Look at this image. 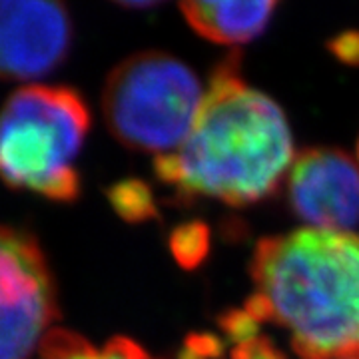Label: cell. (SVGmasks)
<instances>
[{
    "instance_id": "cell-9",
    "label": "cell",
    "mask_w": 359,
    "mask_h": 359,
    "mask_svg": "<svg viewBox=\"0 0 359 359\" xmlns=\"http://www.w3.org/2000/svg\"><path fill=\"white\" fill-rule=\"evenodd\" d=\"M36 359H154L140 344L128 337H114L102 346L86 337L54 327L40 347Z\"/></svg>"
},
{
    "instance_id": "cell-4",
    "label": "cell",
    "mask_w": 359,
    "mask_h": 359,
    "mask_svg": "<svg viewBox=\"0 0 359 359\" xmlns=\"http://www.w3.org/2000/svg\"><path fill=\"white\" fill-rule=\"evenodd\" d=\"M202 100L204 90L190 66L166 52L146 50L108 74L102 112L120 144L158 158L186 140Z\"/></svg>"
},
{
    "instance_id": "cell-3",
    "label": "cell",
    "mask_w": 359,
    "mask_h": 359,
    "mask_svg": "<svg viewBox=\"0 0 359 359\" xmlns=\"http://www.w3.org/2000/svg\"><path fill=\"white\" fill-rule=\"evenodd\" d=\"M90 130L86 100L68 86L16 90L0 110V180L52 202H74Z\"/></svg>"
},
{
    "instance_id": "cell-16",
    "label": "cell",
    "mask_w": 359,
    "mask_h": 359,
    "mask_svg": "<svg viewBox=\"0 0 359 359\" xmlns=\"http://www.w3.org/2000/svg\"><path fill=\"white\" fill-rule=\"evenodd\" d=\"M358 158H359V142H358Z\"/></svg>"
},
{
    "instance_id": "cell-5",
    "label": "cell",
    "mask_w": 359,
    "mask_h": 359,
    "mask_svg": "<svg viewBox=\"0 0 359 359\" xmlns=\"http://www.w3.org/2000/svg\"><path fill=\"white\" fill-rule=\"evenodd\" d=\"M56 318V283L36 238L0 226V359L39 358Z\"/></svg>"
},
{
    "instance_id": "cell-15",
    "label": "cell",
    "mask_w": 359,
    "mask_h": 359,
    "mask_svg": "<svg viewBox=\"0 0 359 359\" xmlns=\"http://www.w3.org/2000/svg\"><path fill=\"white\" fill-rule=\"evenodd\" d=\"M114 4L122 6V8H136V11H142V8H154L158 4H162L164 0H112Z\"/></svg>"
},
{
    "instance_id": "cell-6",
    "label": "cell",
    "mask_w": 359,
    "mask_h": 359,
    "mask_svg": "<svg viewBox=\"0 0 359 359\" xmlns=\"http://www.w3.org/2000/svg\"><path fill=\"white\" fill-rule=\"evenodd\" d=\"M74 25L65 0H0V78L39 80L65 65Z\"/></svg>"
},
{
    "instance_id": "cell-1",
    "label": "cell",
    "mask_w": 359,
    "mask_h": 359,
    "mask_svg": "<svg viewBox=\"0 0 359 359\" xmlns=\"http://www.w3.org/2000/svg\"><path fill=\"white\" fill-rule=\"evenodd\" d=\"M294 164L282 108L248 84L236 58L214 70L190 134L158 156V180L182 200L256 204L276 192Z\"/></svg>"
},
{
    "instance_id": "cell-12",
    "label": "cell",
    "mask_w": 359,
    "mask_h": 359,
    "mask_svg": "<svg viewBox=\"0 0 359 359\" xmlns=\"http://www.w3.org/2000/svg\"><path fill=\"white\" fill-rule=\"evenodd\" d=\"M205 230L200 226H184L174 233L172 248L182 264H198L205 254Z\"/></svg>"
},
{
    "instance_id": "cell-11",
    "label": "cell",
    "mask_w": 359,
    "mask_h": 359,
    "mask_svg": "<svg viewBox=\"0 0 359 359\" xmlns=\"http://www.w3.org/2000/svg\"><path fill=\"white\" fill-rule=\"evenodd\" d=\"M110 200L118 214L128 219H146L156 214L154 198L142 182L118 184L110 194Z\"/></svg>"
},
{
    "instance_id": "cell-7",
    "label": "cell",
    "mask_w": 359,
    "mask_h": 359,
    "mask_svg": "<svg viewBox=\"0 0 359 359\" xmlns=\"http://www.w3.org/2000/svg\"><path fill=\"white\" fill-rule=\"evenodd\" d=\"M287 204L308 228L351 231L359 226V166L341 150L309 148L287 172Z\"/></svg>"
},
{
    "instance_id": "cell-13",
    "label": "cell",
    "mask_w": 359,
    "mask_h": 359,
    "mask_svg": "<svg viewBox=\"0 0 359 359\" xmlns=\"http://www.w3.org/2000/svg\"><path fill=\"white\" fill-rule=\"evenodd\" d=\"M224 341L214 335H192L180 359H224Z\"/></svg>"
},
{
    "instance_id": "cell-2",
    "label": "cell",
    "mask_w": 359,
    "mask_h": 359,
    "mask_svg": "<svg viewBox=\"0 0 359 359\" xmlns=\"http://www.w3.org/2000/svg\"><path fill=\"white\" fill-rule=\"evenodd\" d=\"M245 311L282 330L297 359H359V236L302 230L269 236L252 259Z\"/></svg>"
},
{
    "instance_id": "cell-14",
    "label": "cell",
    "mask_w": 359,
    "mask_h": 359,
    "mask_svg": "<svg viewBox=\"0 0 359 359\" xmlns=\"http://www.w3.org/2000/svg\"><path fill=\"white\" fill-rule=\"evenodd\" d=\"M334 52L337 58L346 60L347 65H359V34L347 32L334 42Z\"/></svg>"
},
{
    "instance_id": "cell-8",
    "label": "cell",
    "mask_w": 359,
    "mask_h": 359,
    "mask_svg": "<svg viewBox=\"0 0 359 359\" xmlns=\"http://www.w3.org/2000/svg\"><path fill=\"white\" fill-rule=\"evenodd\" d=\"M280 0H180L190 28L222 46H242L268 28Z\"/></svg>"
},
{
    "instance_id": "cell-10",
    "label": "cell",
    "mask_w": 359,
    "mask_h": 359,
    "mask_svg": "<svg viewBox=\"0 0 359 359\" xmlns=\"http://www.w3.org/2000/svg\"><path fill=\"white\" fill-rule=\"evenodd\" d=\"M222 330L231 344L230 359H287L245 309L226 313Z\"/></svg>"
}]
</instances>
